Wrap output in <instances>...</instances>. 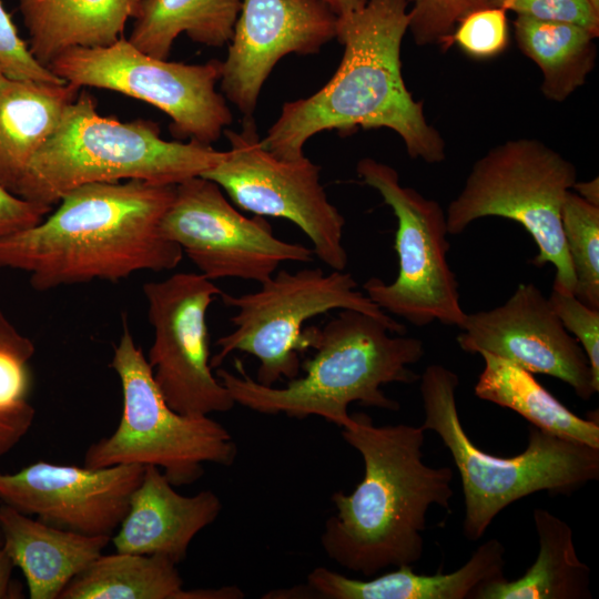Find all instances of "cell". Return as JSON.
<instances>
[{"label":"cell","instance_id":"obj_1","mask_svg":"<svg viewBox=\"0 0 599 599\" xmlns=\"http://www.w3.org/2000/svg\"><path fill=\"white\" fill-rule=\"evenodd\" d=\"M174 195L175 185L141 180L78 186L37 225L0 237V268L28 273L38 292L173 270L183 252L161 220Z\"/></svg>","mask_w":599,"mask_h":599},{"label":"cell","instance_id":"obj_2","mask_svg":"<svg viewBox=\"0 0 599 599\" xmlns=\"http://www.w3.org/2000/svg\"><path fill=\"white\" fill-rule=\"evenodd\" d=\"M408 0H367L337 16L335 39L343 45L332 79L314 94L283 104L262 145L284 160L304 156L305 143L323 131L356 128L393 130L407 154L434 164L446 143L414 100L402 73L400 49L408 31Z\"/></svg>","mask_w":599,"mask_h":599},{"label":"cell","instance_id":"obj_3","mask_svg":"<svg viewBox=\"0 0 599 599\" xmlns=\"http://www.w3.org/2000/svg\"><path fill=\"white\" fill-rule=\"evenodd\" d=\"M352 418L342 437L361 454L364 477L353 493L333 494L336 512L321 544L333 561L370 578L422 559L428 509H449L454 474L423 461L422 426H376L364 413Z\"/></svg>","mask_w":599,"mask_h":599},{"label":"cell","instance_id":"obj_4","mask_svg":"<svg viewBox=\"0 0 599 599\" xmlns=\"http://www.w3.org/2000/svg\"><path fill=\"white\" fill-rule=\"evenodd\" d=\"M304 334L314 354L302 364L304 375L290 379L284 387L260 384L240 359H235L238 375L217 368L215 376L235 404L298 419L318 416L342 428L353 422L349 404L397 412L399 403L387 397L382 386L419 380L409 366L424 356L423 342L397 334L374 316L341 309L322 327L304 328Z\"/></svg>","mask_w":599,"mask_h":599},{"label":"cell","instance_id":"obj_5","mask_svg":"<svg viewBox=\"0 0 599 599\" xmlns=\"http://www.w3.org/2000/svg\"><path fill=\"white\" fill-rule=\"evenodd\" d=\"M224 155L194 140L166 141L150 120L102 116L93 97L83 92L30 160L14 194L52 206L89 183L141 180L176 185L202 175Z\"/></svg>","mask_w":599,"mask_h":599},{"label":"cell","instance_id":"obj_6","mask_svg":"<svg viewBox=\"0 0 599 599\" xmlns=\"http://www.w3.org/2000/svg\"><path fill=\"white\" fill-rule=\"evenodd\" d=\"M424 430L435 432L459 473L465 518L463 534L480 539L512 502L538 491L569 496L599 478V448L530 425L528 445L512 457L479 449L466 434L457 409L458 375L430 364L419 377Z\"/></svg>","mask_w":599,"mask_h":599},{"label":"cell","instance_id":"obj_7","mask_svg":"<svg viewBox=\"0 0 599 599\" xmlns=\"http://www.w3.org/2000/svg\"><path fill=\"white\" fill-rule=\"evenodd\" d=\"M577 182L576 166L538 139L507 140L473 165L446 211L449 234L463 233L487 216L518 222L534 238L535 266L556 268L552 288L575 294L576 278L567 252L561 207Z\"/></svg>","mask_w":599,"mask_h":599},{"label":"cell","instance_id":"obj_8","mask_svg":"<svg viewBox=\"0 0 599 599\" xmlns=\"http://www.w3.org/2000/svg\"><path fill=\"white\" fill-rule=\"evenodd\" d=\"M109 366L119 377L123 408L115 430L91 444L84 466H156L173 486L189 485L203 464H233L237 448L230 432L209 416L174 410L158 387L152 368L124 319Z\"/></svg>","mask_w":599,"mask_h":599},{"label":"cell","instance_id":"obj_9","mask_svg":"<svg viewBox=\"0 0 599 599\" xmlns=\"http://www.w3.org/2000/svg\"><path fill=\"white\" fill-rule=\"evenodd\" d=\"M348 272L333 270L324 273L319 267L296 272L281 270L261 287L243 295L221 293L223 303L236 309L230 321L234 329L220 337L217 353L211 367H219L233 352L256 357L260 366L256 382L273 386L300 375V353L307 349L304 324L306 321L333 309H354L374 316L397 334H406L400 324L380 309Z\"/></svg>","mask_w":599,"mask_h":599},{"label":"cell","instance_id":"obj_10","mask_svg":"<svg viewBox=\"0 0 599 599\" xmlns=\"http://www.w3.org/2000/svg\"><path fill=\"white\" fill-rule=\"evenodd\" d=\"M356 172L364 184L379 193L397 221V277L392 283L372 277L364 283V293L384 312L415 326L438 321L459 327L467 313L447 261L446 212L437 201L402 185L398 172L388 164L363 158Z\"/></svg>","mask_w":599,"mask_h":599},{"label":"cell","instance_id":"obj_11","mask_svg":"<svg viewBox=\"0 0 599 599\" xmlns=\"http://www.w3.org/2000/svg\"><path fill=\"white\" fill-rule=\"evenodd\" d=\"M48 69L78 88L114 91L165 113L177 139L212 145L232 123L224 95L216 90L222 61L201 64L167 61L144 53L121 37L108 47L74 48Z\"/></svg>","mask_w":599,"mask_h":599},{"label":"cell","instance_id":"obj_12","mask_svg":"<svg viewBox=\"0 0 599 599\" xmlns=\"http://www.w3.org/2000/svg\"><path fill=\"white\" fill-rule=\"evenodd\" d=\"M224 158L201 176L215 182L242 210L293 222L311 240L314 254L333 270L344 271L345 220L321 183V167L305 155L281 159L261 143L253 116L241 131L225 129Z\"/></svg>","mask_w":599,"mask_h":599},{"label":"cell","instance_id":"obj_13","mask_svg":"<svg viewBox=\"0 0 599 599\" xmlns=\"http://www.w3.org/2000/svg\"><path fill=\"white\" fill-rule=\"evenodd\" d=\"M161 232L211 281L236 277L261 284L283 262L307 263L314 254L276 237L264 216L243 215L215 182L201 175L175 185Z\"/></svg>","mask_w":599,"mask_h":599},{"label":"cell","instance_id":"obj_14","mask_svg":"<svg viewBox=\"0 0 599 599\" xmlns=\"http://www.w3.org/2000/svg\"><path fill=\"white\" fill-rule=\"evenodd\" d=\"M153 343L148 362L177 413L209 416L235 403L212 373L206 312L222 291L200 273L180 272L143 285Z\"/></svg>","mask_w":599,"mask_h":599},{"label":"cell","instance_id":"obj_15","mask_svg":"<svg viewBox=\"0 0 599 599\" xmlns=\"http://www.w3.org/2000/svg\"><path fill=\"white\" fill-rule=\"evenodd\" d=\"M458 328L456 341L466 353H489L531 374L556 377L581 400L599 390L585 351L534 283H520L497 307L467 314Z\"/></svg>","mask_w":599,"mask_h":599},{"label":"cell","instance_id":"obj_16","mask_svg":"<svg viewBox=\"0 0 599 599\" xmlns=\"http://www.w3.org/2000/svg\"><path fill=\"white\" fill-rule=\"evenodd\" d=\"M143 473L141 465L90 468L38 460L0 473V501L61 529L112 537Z\"/></svg>","mask_w":599,"mask_h":599},{"label":"cell","instance_id":"obj_17","mask_svg":"<svg viewBox=\"0 0 599 599\" xmlns=\"http://www.w3.org/2000/svg\"><path fill=\"white\" fill-rule=\"evenodd\" d=\"M337 16L316 0H242L221 90L244 118L253 116L261 90L290 53H317L336 37Z\"/></svg>","mask_w":599,"mask_h":599},{"label":"cell","instance_id":"obj_18","mask_svg":"<svg viewBox=\"0 0 599 599\" xmlns=\"http://www.w3.org/2000/svg\"><path fill=\"white\" fill-rule=\"evenodd\" d=\"M221 509V500L212 490L181 495L159 467L149 465L111 541L119 552L161 555L179 564L193 538L219 517Z\"/></svg>","mask_w":599,"mask_h":599},{"label":"cell","instance_id":"obj_19","mask_svg":"<svg viewBox=\"0 0 599 599\" xmlns=\"http://www.w3.org/2000/svg\"><path fill=\"white\" fill-rule=\"evenodd\" d=\"M506 549L498 539L483 542L470 558L449 573L419 575L410 565L368 580L347 578L324 567L313 569L306 588L326 599H467L485 585L501 580Z\"/></svg>","mask_w":599,"mask_h":599},{"label":"cell","instance_id":"obj_20","mask_svg":"<svg viewBox=\"0 0 599 599\" xmlns=\"http://www.w3.org/2000/svg\"><path fill=\"white\" fill-rule=\"evenodd\" d=\"M2 547L19 567L31 599H59L70 581L85 570L111 541L32 519L0 504Z\"/></svg>","mask_w":599,"mask_h":599},{"label":"cell","instance_id":"obj_21","mask_svg":"<svg viewBox=\"0 0 599 599\" xmlns=\"http://www.w3.org/2000/svg\"><path fill=\"white\" fill-rule=\"evenodd\" d=\"M140 7L141 0H19L29 50L45 68L68 50L114 43Z\"/></svg>","mask_w":599,"mask_h":599},{"label":"cell","instance_id":"obj_22","mask_svg":"<svg viewBox=\"0 0 599 599\" xmlns=\"http://www.w3.org/2000/svg\"><path fill=\"white\" fill-rule=\"evenodd\" d=\"M80 88L6 78L0 83V184L17 190L30 160L55 131Z\"/></svg>","mask_w":599,"mask_h":599},{"label":"cell","instance_id":"obj_23","mask_svg":"<svg viewBox=\"0 0 599 599\" xmlns=\"http://www.w3.org/2000/svg\"><path fill=\"white\" fill-rule=\"evenodd\" d=\"M539 551L518 579L506 578L483 586L477 599H588L590 568L576 552L571 527L544 508L532 511Z\"/></svg>","mask_w":599,"mask_h":599},{"label":"cell","instance_id":"obj_24","mask_svg":"<svg viewBox=\"0 0 599 599\" xmlns=\"http://www.w3.org/2000/svg\"><path fill=\"white\" fill-rule=\"evenodd\" d=\"M479 355L485 366L474 387L478 398L516 412L535 427L599 448L598 412L582 418L541 386L531 373L499 356Z\"/></svg>","mask_w":599,"mask_h":599},{"label":"cell","instance_id":"obj_25","mask_svg":"<svg viewBox=\"0 0 599 599\" xmlns=\"http://www.w3.org/2000/svg\"><path fill=\"white\" fill-rule=\"evenodd\" d=\"M242 0H141L129 41L144 53L167 59L176 38L212 48L227 44Z\"/></svg>","mask_w":599,"mask_h":599},{"label":"cell","instance_id":"obj_26","mask_svg":"<svg viewBox=\"0 0 599 599\" xmlns=\"http://www.w3.org/2000/svg\"><path fill=\"white\" fill-rule=\"evenodd\" d=\"M515 35L520 51L539 68L541 93L562 102L586 83L597 59V35L569 22L517 14Z\"/></svg>","mask_w":599,"mask_h":599},{"label":"cell","instance_id":"obj_27","mask_svg":"<svg viewBox=\"0 0 599 599\" xmlns=\"http://www.w3.org/2000/svg\"><path fill=\"white\" fill-rule=\"evenodd\" d=\"M170 558L119 552L99 556L59 599H195Z\"/></svg>","mask_w":599,"mask_h":599},{"label":"cell","instance_id":"obj_28","mask_svg":"<svg viewBox=\"0 0 599 599\" xmlns=\"http://www.w3.org/2000/svg\"><path fill=\"white\" fill-rule=\"evenodd\" d=\"M33 342L0 309V456L11 451L30 430L35 410L29 402Z\"/></svg>","mask_w":599,"mask_h":599},{"label":"cell","instance_id":"obj_29","mask_svg":"<svg viewBox=\"0 0 599 599\" xmlns=\"http://www.w3.org/2000/svg\"><path fill=\"white\" fill-rule=\"evenodd\" d=\"M561 224L576 278L575 295L599 309V206L570 190L561 207Z\"/></svg>","mask_w":599,"mask_h":599},{"label":"cell","instance_id":"obj_30","mask_svg":"<svg viewBox=\"0 0 599 599\" xmlns=\"http://www.w3.org/2000/svg\"><path fill=\"white\" fill-rule=\"evenodd\" d=\"M491 0H408L409 26L418 45L440 44L448 48L459 21L470 12L491 7Z\"/></svg>","mask_w":599,"mask_h":599},{"label":"cell","instance_id":"obj_31","mask_svg":"<svg viewBox=\"0 0 599 599\" xmlns=\"http://www.w3.org/2000/svg\"><path fill=\"white\" fill-rule=\"evenodd\" d=\"M451 41L476 59L498 55L509 42L507 11L499 7H486L470 12L456 26Z\"/></svg>","mask_w":599,"mask_h":599},{"label":"cell","instance_id":"obj_32","mask_svg":"<svg viewBox=\"0 0 599 599\" xmlns=\"http://www.w3.org/2000/svg\"><path fill=\"white\" fill-rule=\"evenodd\" d=\"M549 303L564 327L585 351L592 377L599 388V309L582 303L572 293L552 288Z\"/></svg>","mask_w":599,"mask_h":599},{"label":"cell","instance_id":"obj_33","mask_svg":"<svg viewBox=\"0 0 599 599\" xmlns=\"http://www.w3.org/2000/svg\"><path fill=\"white\" fill-rule=\"evenodd\" d=\"M0 67L7 78L39 82H65L40 64L29 50L0 0Z\"/></svg>","mask_w":599,"mask_h":599},{"label":"cell","instance_id":"obj_34","mask_svg":"<svg viewBox=\"0 0 599 599\" xmlns=\"http://www.w3.org/2000/svg\"><path fill=\"white\" fill-rule=\"evenodd\" d=\"M490 6L536 19L575 23L599 34V12L589 0H491Z\"/></svg>","mask_w":599,"mask_h":599},{"label":"cell","instance_id":"obj_35","mask_svg":"<svg viewBox=\"0 0 599 599\" xmlns=\"http://www.w3.org/2000/svg\"><path fill=\"white\" fill-rule=\"evenodd\" d=\"M51 210V205L28 201L0 184V237L37 225Z\"/></svg>","mask_w":599,"mask_h":599},{"label":"cell","instance_id":"obj_36","mask_svg":"<svg viewBox=\"0 0 599 599\" xmlns=\"http://www.w3.org/2000/svg\"><path fill=\"white\" fill-rule=\"evenodd\" d=\"M14 564L6 549L0 547V599L10 598L11 576Z\"/></svg>","mask_w":599,"mask_h":599},{"label":"cell","instance_id":"obj_37","mask_svg":"<svg viewBox=\"0 0 599 599\" xmlns=\"http://www.w3.org/2000/svg\"><path fill=\"white\" fill-rule=\"evenodd\" d=\"M572 191L577 193L585 201L599 206V181L595 177L587 182H576L572 186Z\"/></svg>","mask_w":599,"mask_h":599},{"label":"cell","instance_id":"obj_38","mask_svg":"<svg viewBox=\"0 0 599 599\" xmlns=\"http://www.w3.org/2000/svg\"><path fill=\"white\" fill-rule=\"evenodd\" d=\"M331 9L336 16L363 6L367 0H316Z\"/></svg>","mask_w":599,"mask_h":599},{"label":"cell","instance_id":"obj_39","mask_svg":"<svg viewBox=\"0 0 599 599\" xmlns=\"http://www.w3.org/2000/svg\"><path fill=\"white\" fill-rule=\"evenodd\" d=\"M589 2L595 8V10L599 12V0H589Z\"/></svg>","mask_w":599,"mask_h":599},{"label":"cell","instance_id":"obj_40","mask_svg":"<svg viewBox=\"0 0 599 599\" xmlns=\"http://www.w3.org/2000/svg\"><path fill=\"white\" fill-rule=\"evenodd\" d=\"M6 78H7V77H6L4 72H3V70H2V68L0 67V83H1Z\"/></svg>","mask_w":599,"mask_h":599},{"label":"cell","instance_id":"obj_41","mask_svg":"<svg viewBox=\"0 0 599 599\" xmlns=\"http://www.w3.org/2000/svg\"><path fill=\"white\" fill-rule=\"evenodd\" d=\"M2 546V534H1V528H0V547Z\"/></svg>","mask_w":599,"mask_h":599}]
</instances>
